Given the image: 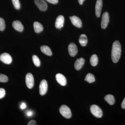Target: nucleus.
Instances as JSON below:
<instances>
[{"label": "nucleus", "mask_w": 125, "mask_h": 125, "mask_svg": "<svg viewBox=\"0 0 125 125\" xmlns=\"http://www.w3.org/2000/svg\"><path fill=\"white\" fill-rule=\"evenodd\" d=\"M121 107L123 109H125V97L122 103Z\"/></svg>", "instance_id": "30"}, {"label": "nucleus", "mask_w": 125, "mask_h": 125, "mask_svg": "<svg viewBox=\"0 0 125 125\" xmlns=\"http://www.w3.org/2000/svg\"><path fill=\"white\" fill-rule=\"evenodd\" d=\"M109 22V14L107 12L104 13L102 17V20L101 22V27L103 29H105L107 27Z\"/></svg>", "instance_id": "8"}, {"label": "nucleus", "mask_w": 125, "mask_h": 125, "mask_svg": "<svg viewBox=\"0 0 125 125\" xmlns=\"http://www.w3.org/2000/svg\"><path fill=\"white\" fill-rule=\"evenodd\" d=\"M121 52V47L120 42L118 41H115L113 42L112 48L111 57L113 62L116 63L120 58Z\"/></svg>", "instance_id": "1"}, {"label": "nucleus", "mask_w": 125, "mask_h": 125, "mask_svg": "<svg viewBox=\"0 0 125 125\" xmlns=\"http://www.w3.org/2000/svg\"><path fill=\"white\" fill-rule=\"evenodd\" d=\"M98 62V58L97 56L95 54H94L91 56L90 59V63L93 66H96Z\"/></svg>", "instance_id": "20"}, {"label": "nucleus", "mask_w": 125, "mask_h": 125, "mask_svg": "<svg viewBox=\"0 0 125 125\" xmlns=\"http://www.w3.org/2000/svg\"><path fill=\"white\" fill-rule=\"evenodd\" d=\"M56 80L58 83L62 86H65L66 84V78L61 73L57 74L56 75Z\"/></svg>", "instance_id": "12"}, {"label": "nucleus", "mask_w": 125, "mask_h": 125, "mask_svg": "<svg viewBox=\"0 0 125 125\" xmlns=\"http://www.w3.org/2000/svg\"><path fill=\"white\" fill-rule=\"evenodd\" d=\"M0 60L7 64H10L12 62L11 56L7 53H2L0 55Z\"/></svg>", "instance_id": "6"}, {"label": "nucleus", "mask_w": 125, "mask_h": 125, "mask_svg": "<svg viewBox=\"0 0 125 125\" xmlns=\"http://www.w3.org/2000/svg\"><path fill=\"white\" fill-rule=\"evenodd\" d=\"M85 60L83 58H81L76 60V61L74 63L75 69L76 70H79L83 67L84 64Z\"/></svg>", "instance_id": "15"}, {"label": "nucleus", "mask_w": 125, "mask_h": 125, "mask_svg": "<svg viewBox=\"0 0 125 125\" xmlns=\"http://www.w3.org/2000/svg\"><path fill=\"white\" fill-rule=\"evenodd\" d=\"M79 42L82 46H85L88 42V39L87 36L84 34L81 35L79 38Z\"/></svg>", "instance_id": "18"}, {"label": "nucleus", "mask_w": 125, "mask_h": 125, "mask_svg": "<svg viewBox=\"0 0 125 125\" xmlns=\"http://www.w3.org/2000/svg\"><path fill=\"white\" fill-rule=\"evenodd\" d=\"M33 27L34 31L37 33H39L43 30V27L42 25L38 22H34V23Z\"/></svg>", "instance_id": "16"}, {"label": "nucleus", "mask_w": 125, "mask_h": 125, "mask_svg": "<svg viewBox=\"0 0 125 125\" xmlns=\"http://www.w3.org/2000/svg\"><path fill=\"white\" fill-rule=\"evenodd\" d=\"M26 107V105L24 103H23L21 105L20 107L21 109H24Z\"/></svg>", "instance_id": "31"}, {"label": "nucleus", "mask_w": 125, "mask_h": 125, "mask_svg": "<svg viewBox=\"0 0 125 125\" xmlns=\"http://www.w3.org/2000/svg\"><path fill=\"white\" fill-rule=\"evenodd\" d=\"M64 18L62 15H60L58 16L56 19L55 26L56 28L61 30L62 27H63Z\"/></svg>", "instance_id": "13"}, {"label": "nucleus", "mask_w": 125, "mask_h": 125, "mask_svg": "<svg viewBox=\"0 0 125 125\" xmlns=\"http://www.w3.org/2000/svg\"><path fill=\"white\" fill-rule=\"evenodd\" d=\"M13 28L16 31L21 32L23 31L24 27L22 23L19 21H14L12 23Z\"/></svg>", "instance_id": "14"}, {"label": "nucleus", "mask_w": 125, "mask_h": 125, "mask_svg": "<svg viewBox=\"0 0 125 125\" xmlns=\"http://www.w3.org/2000/svg\"><path fill=\"white\" fill-rule=\"evenodd\" d=\"M40 49L43 53L46 54L47 55L51 56L52 55V52L50 48L47 46H45V45L42 46L40 47Z\"/></svg>", "instance_id": "17"}, {"label": "nucleus", "mask_w": 125, "mask_h": 125, "mask_svg": "<svg viewBox=\"0 0 125 125\" xmlns=\"http://www.w3.org/2000/svg\"><path fill=\"white\" fill-rule=\"evenodd\" d=\"M70 19L72 23L74 26L78 28H80L82 27V21L79 18L75 16H73L72 17H70Z\"/></svg>", "instance_id": "10"}, {"label": "nucleus", "mask_w": 125, "mask_h": 125, "mask_svg": "<svg viewBox=\"0 0 125 125\" xmlns=\"http://www.w3.org/2000/svg\"><path fill=\"white\" fill-rule=\"evenodd\" d=\"M25 82L28 88L31 89L33 87L34 80L33 75L31 73H28L25 76Z\"/></svg>", "instance_id": "4"}, {"label": "nucleus", "mask_w": 125, "mask_h": 125, "mask_svg": "<svg viewBox=\"0 0 125 125\" xmlns=\"http://www.w3.org/2000/svg\"><path fill=\"white\" fill-rule=\"evenodd\" d=\"M85 0H78V1H79V3L81 5H83V2Z\"/></svg>", "instance_id": "32"}, {"label": "nucleus", "mask_w": 125, "mask_h": 125, "mask_svg": "<svg viewBox=\"0 0 125 125\" xmlns=\"http://www.w3.org/2000/svg\"><path fill=\"white\" fill-rule=\"evenodd\" d=\"M90 109L92 114L96 117L101 118L102 116V111L97 105H92L90 107Z\"/></svg>", "instance_id": "3"}, {"label": "nucleus", "mask_w": 125, "mask_h": 125, "mask_svg": "<svg viewBox=\"0 0 125 125\" xmlns=\"http://www.w3.org/2000/svg\"><path fill=\"white\" fill-rule=\"evenodd\" d=\"M32 60L34 65L37 67H39L40 65V62L37 56L34 55L32 56Z\"/></svg>", "instance_id": "22"}, {"label": "nucleus", "mask_w": 125, "mask_h": 125, "mask_svg": "<svg viewBox=\"0 0 125 125\" xmlns=\"http://www.w3.org/2000/svg\"><path fill=\"white\" fill-rule=\"evenodd\" d=\"M5 94V89L2 88H0V99L4 97Z\"/></svg>", "instance_id": "26"}, {"label": "nucleus", "mask_w": 125, "mask_h": 125, "mask_svg": "<svg viewBox=\"0 0 125 125\" xmlns=\"http://www.w3.org/2000/svg\"><path fill=\"white\" fill-rule=\"evenodd\" d=\"M105 100L110 105H114L115 103L114 97L111 94H108L106 95L105 97Z\"/></svg>", "instance_id": "19"}, {"label": "nucleus", "mask_w": 125, "mask_h": 125, "mask_svg": "<svg viewBox=\"0 0 125 125\" xmlns=\"http://www.w3.org/2000/svg\"><path fill=\"white\" fill-rule=\"evenodd\" d=\"M12 3L15 9L19 10L20 8V4L19 0H12Z\"/></svg>", "instance_id": "23"}, {"label": "nucleus", "mask_w": 125, "mask_h": 125, "mask_svg": "<svg viewBox=\"0 0 125 125\" xmlns=\"http://www.w3.org/2000/svg\"><path fill=\"white\" fill-rule=\"evenodd\" d=\"M84 80L89 83H93L95 80L94 76L92 73L87 74Z\"/></svg>", "instance_id": "21"}, {"label": "nucleus", "mask_w": 125, "mask_h": 125, "mask_svg": "<svg viewBox=\"0 0 125 125\" xmlns=\"http://www.w3.org/2000/svg\"><path fill=\"white\" fill-rule=\"evenodd\" d=\"M68 51L70 55L72 57H74L78 53L77 46L73 43H72L69 45Z\"/></svg>", "instance_id": "9"}, {"label": "nucleus", "mask_w": 125, "mask_h": 125, "mask_svg": "<svg viewBox=\"0 0 125 125\" xmlns=\"http://www.w3.org/2000/svg\"><path fill=\"white\" fill-rule=\"evenodd\" d=\"M28 125H37L36 122L34 120H32L29 122L28 124Z\"/></svg>", "instance_id": "28"}, {"label": "nucleus", "mask_w": 125, "mask_h": 125, "mask_svg": "<svg viewBox=\"0 0 125 125\" xmlns=\"http://www.w3.org/2000/svg\"><path fill=\"white\" fill-rule=\"evenodd\" d=\"M61 114L65 118H70L72 116L71 111L69 108L65 105H62L60 108Z\"/></svg>", "instance_id": "2"}, {"label": "nucleus", "mask_w": 125, "mask_h": 125, "mask_svg": "<svg viewBox=\"0 0 125 125\" xmlns=\"http://www.w3.org/2000/svg\"><path fill=\"white\" fill-rule=\"evenodd\" d=\"M47 2L53 4H56L58 2V0H46Z\"/></svg>", "instance_id": "27"}, {"label": "nucleus", "mask_w": 125, "mask_h": 125, "mask_svg": "<svg viewBox=\"0 0 125 125\" xmlns=\"http://www.w3.org/2000/svg\"><path fill=\"white\" fill-rule=\"evenodd\" d=\"M34 2L41 11H45L47 9V4L44 0H34Z\"/></svg>", "instance_id": "7"}, {"label": "nucleus", "mask_w": 125, "mask_h": 125, "mask_svg": "<svg viewBox=\"0 0 125 125\" xmlns=\"http://www.w3.org/2000/svg\"><path fill=\"white\" fill-rule=\"evenodd\" d=\"M26 114H27V116L30 117L33 115V113L32 111L29 110V111H27V112H26Z\"/></svg>", "instance_id": "29"}, {"label": "nucleus", "mask_w": 125, "mask_h": 125, "mask_svg": "<svg viewBox=\"0 0 125 125\" xmlns=\"http://www.w3.org/2000/svg\"><path fill=\"white\" fill-rule=\"evenodd\" d=\"M5 28V24L4 20L2 18H0V31H3Z\"/></svg>", "instance_id": "24"}, {"label": "nucleus", "mask_w": 125, "mask_h": 125, "mask_svg": "<svg viewBox=\"0 0 125 125\" xmlns=\"http://www.w3.org/2000/svg\"><path fill=\"white\" fill-rule=\"evenodd\" d=\"M103 6L102 0H97L95 6V13L97 18H99L101 14Z\"/></svg>", "instance_id": "11"}, {"label": "nucleus", "mask_w": 125, "mask_h": 125, "mask_svg": "<svg viewBox=\"0 0 125 125\" xmlns=\"http://www.w3.org/2000/svg\"><path fill=\"white\" fill-rule=\"evenodd\" d=\"M8 80V78L7 76L3 74H0V82L6 83Z\"/></svg>", "instance_id": "25"}, {"label": "nucleus", "mask_w": 125, "mask_h": 125, "mask_svg": "<svg viewBox=\"0 0 125 125\" xmlns=\"http://www.w3.org/2000/svg\"><path fill=\"white\" fill-rule=\"evenodd\" d=\"M48 89V83L47 81L42 80L39 85V93L40 95L43 96L46 93Z\"/></svg>", "instance_id": "5"}]
</instances>
